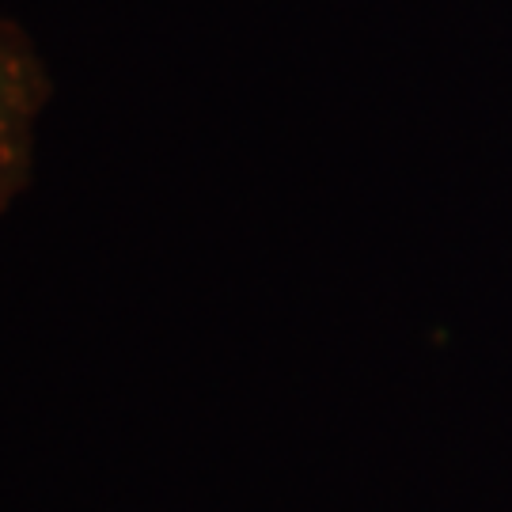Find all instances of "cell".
I'll return each mask as SVG.
<instances>
[{
	"label": "cell",
	"instance_id": "1",
	"mask_svg": "<svg viewBox=\"0 0 512 512\" xmlns=\"http://www.w3.org/2000/svg\"><path fill=\"white\" fill-rule=\"evenodd\" d=\"M50 92V73L35 42L12 19H0V213L31 179L35 126Z\"/></svg>",
	"mask_w": 512,
	"mask_h": 512
}]
</instances>
